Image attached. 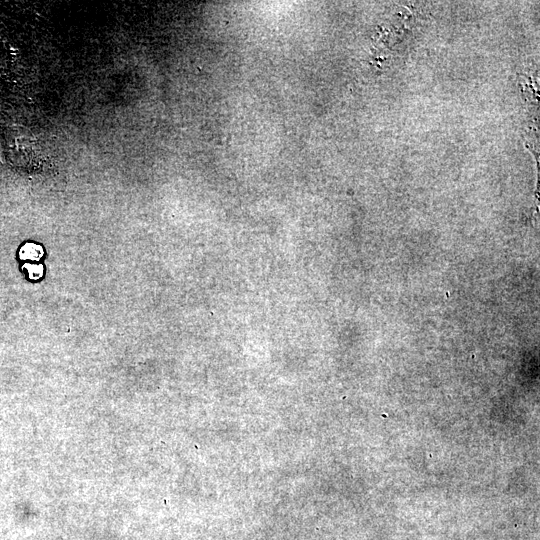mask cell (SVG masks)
I'll return each mask as SVG.
<instances>
[{
    "instance_id": "obj_1",
    "label": "cell",
    "mask_w": 540,
    "mask_h": 540,
    "mask_svg": "<svg viewBox=\"0 0 540 540\" xmlns=\"http://www.w3.org/2000/svg\"><path fill=\"white\" fill-rule=\"evenodd\" d=\"M43 254L42 248L35 244H26L20 250L22 259L38 260Z\"/></svg>"
}]
</instances>
